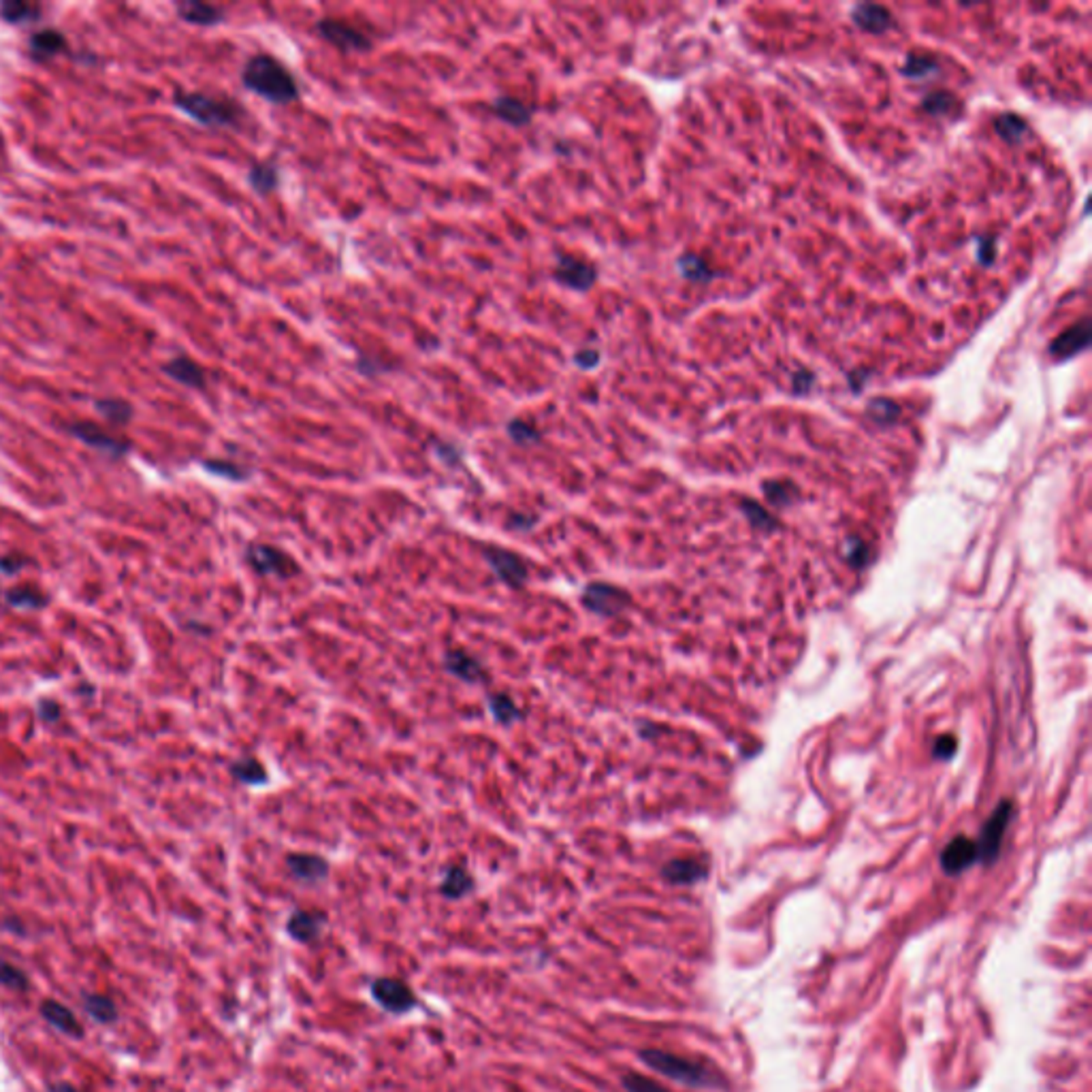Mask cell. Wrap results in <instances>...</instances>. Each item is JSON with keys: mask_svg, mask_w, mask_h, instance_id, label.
<instances>
[{"mask_svg": "<svg viewBox=\"0 0 1092 1092\" xmlns=\"http://www.w3.org/2000/svg\"><path fill=\"white\" fill-rule=\"evenodd\" d=\"M246 90L263 97L273 105H289L299 98V84L292 73L273 56L257 54L246 62L241 71Z\"/></svg>", "mask_w": 1092, "mask_h": 1092, "instance_id": "cell-1", "label": "cell"}, {"mask_svg": "<svg viewBox=\"0 0 1092 1092\" xmlns=\"http://www.w3.org/2000/svg\"><path fill=\"white\" fill-rule=\"evenodd\" d=\"M640 1060L659 1076L691 1086V1088H721V1086H726V1079H723L721 1073L713 1065L702 1063V1060L683 1058L664 1050H642Z\"/></svg>", "mask_w": 1092, "mask_h": 1092, "instance_id": "cell-2", "label": "cell"}, {"mask_svg": "<svg viewBox=\"0 0 1092 1092\" xmlns=\"http://www.w3.org/2000/svg\"><path fill=\"white\" fill-rule=\"evenodd\" d=\"M176 105L192 120L201 122L205 127H237L243 116L241 107H237L233 101H222V98L201 95V92L178 95Z\"/></svg>", "mask_w": 1092, "mask_h": 1092, "instance_id": "cell-3", "label": "cell"}, {"mask_svg": "<svg viewBox=\"0 0 1092 1092\" xmlns=\"http://www.w3.org/2000/svg\"><path fill=\"white\" fill-rule=\"evenodd\" d=\"M485 559L486 564L491 566V570L495 572V577L502 580L504 585H508L510 589H521V587L527 583L529 570L526 559H523L521 555L508 551V548L489 546L485 551Z\"/></svg>", "mask_w": 1092, "mask_h": 1092, "instance_id": "cell-4", "label": "cell"}, {"mask_svg": "<svg viewBox=\"0 0 1092 1092\" xmlns=\"http://www.w3.org/2000/svg\"><path fill=\"white\" fill-rule=\"evenodd\" d=\"M316 33L322 41L331 43V46L342 49V52H367V49H372L370 36L351 26V24L333 20V17L318 22Z\"/></svg>", "mask_w": 1092, "mask_h": 1092, "instance_id": "cell-5", "label": "cell"}, {"mask_svg": "<svg viewBox=\"0 0 1092 1092\" xmlns=\"http://www.w3.org/2000/svg\"><path fill=\"white\" fill-rule=\"evenodd\" d=\"M372 996L380 1007L391 1014H405L416 1007V996L410 985L395 977H378L372 982Z\"/></svg>", "mask_w": 1092, "mask_h": 1092, "instance_id": "cell-6", "label": "cell"}, {"mask_svg": "<svg viewBox=\"0 0 1092 1092\" xmlns=\"http://www.w3.org/2000/svg\"><path fill=\"white\" fill-rule=\"evenodd\" d=\"M583 607L600 617H615L628 607L629 596L619 587L607 583H591L583 589Z\"/></svg>", "mask_w": 1092, "mask_h": 1092, "instance_id": "cell-7", "label": "cell"}, {"mask_svg": "<svg viewBox=\"0 0 1092 1092\" xmlns=\"http://www.w3.org/2000/svg\"><path fill=\"white\" fill-rule=\"evenodd\" d=\"M248 561L259 574L278 578H291L299 574V566L289 555L271 545H252L248 548Z\"/></svg>", "mask_w": 1092, "mask_h": 1092, "instance_id": "cell-8", "label": "cell"}, {"mask_svg": "<svg viewBox=\"0 0 1092 1092\" xmlns=\"http://www.w3.org/2000/svg\"><path fill=\"white\" fill-rule=\"evenodd\" d=\"M553 278L555 282L566 286V289L587 292L594 289V284L597 282V270L591 263H585V260L570 257V254H559Z\"/></svg>", "mask_w": 1092, "mask_h": 1092, "instance_id": "cell-9", "label": "cell"}, {"mask_svg": "<svg viewBox=\"0 0 1092 1092\" xmlns=\"http://www.w3.org/2000/svg\"><path fill=\"white\" fill-rule=\"evenodd\" d=\"M444 668L451 672L453 677H457L459 681H464V683L483 685L489 681L485 666L480 664L476 658H472L470 653L461 651V648H453V651L446 653Z\"/></svg>", "mask_w": 1092, "mask_h": 1092, "instance_id": "cell-10", "label": "cell"}, {"mask_svg": "<svg viewBox=\"0 0 1092 1092\" xmlns=\"http://www.w3.org/2000/svg\"><path fill=\"white\" fill-rule=\"evenodd\" d=\"M1007 817H1009V807H1001L995 813V817L985 823L982 836H979V841L975 843L977 847V858L984 860V862H990V860L996 858L998 850H1001V841L1005 834V828H1007Z\"/></svg>", "mask_w": 1092, "mask_h": 1092, "instance_id": "cell-11", "label": "cell"}, {"mask_svg": "<svg viewBox=\"0 0 1092 1092\" xmlns=\"http://www.w3.org/2000/svg\"><path fill=\"white\" fill-rule=\"evenodd\" d=\"M291 875L303 883H318L329 875V862L316 853H291L286 858Z\"/></svg>", "mask_w": 1092, "mask_h": 1092, "instance_id": "cell-12", "label": "cell"}, {"mask_svg": "<svg viewBox=\"0 0 1092 1092\" xmlns=\"http://www.w3.org/2000/svg\"><path fill=\"white\" fill-rule=\"evenodd\" d=\"M1090 342V324L1088 321H1082L1077 324H1073L1071 329H1066L1065 333H1060L1056 340L1052 342L1050 352L1054 359L1065 361L1073 357V354L1082 352L1086 346H1088Z\"/></svg>", "mask_w": 1092, "mask_h": 1092, "instance_id": "cell-13", "label": "cell"}, {"mask_svg": "<svg viewBox=\"0 0 1092 1092\" xmlns=\"http://www.w3.org/2000/svg\"><path fill=\"white\" fill-rule=\"evenodd\" d=\"M324 926V915L321 911H295L289 917L286 931L299 944H311L321 937Z\"/></svg>", "mask_w": 1092, "mask_h": 1092, "instance_id": "cell-14", "label": "cell"}, {"mask_svg": "<svg viewBox=\"0 0 1092 1092\" xmlns=\"http://www.w3.org/2000/svg\"><path fill=\"white\" fill-rule=\"evenodd\" d=\"M977 860V847L969 839H956L945 847L944 856H941V866L947 875H958Z\"/></svg>", "mask_w": 1092, "mask_h": 1092, "instance_id": "cell-15", "label": "cell"}, {"mask_svg": "<svg viewBox=\"0 0 1092 1092\" xmlns=\"http://www.w3.org/2000/svg\"><path fill=\"white\" fill-rule=\"evenodd\" d=\"M491 111L499 117V120L510 124V127H515V128L527 127V124L532 122V116H534V109L527 107L526 103L519 101V98H515V97H497L491 105Z\"/></svg>", "mask_w": 1092, "mask_h": 1092, "instance_id": "cell-16", "label": "cell"}, {"mask_svg": "<svg viewBox=\"0 0 1092 1092\" xmlns=\"http://www.w3.org/2000/svg\"><path fill=\"white\" fill-rule=\"evenodd\" d=\"M852 17L860 28L873 35L883 33L892 24L890 11L882 7V5H858V7L852 11Z\"/></svg>", "mask_w": 1092, "mask_h": 1092, "instance_id": "cell-17", "label": "cell"}, {"mask_svg": "<svg viewBox=\"0 0 1092 1092\" xmlns=\"http://www.w3.org/2000/svg\"><path fill=\"white\" fill-rule=\"evenodd\" d=\"M41 1014H43V1018L49 1022V1025H52L54 1028H58V1031H62V1033L73 1035V1037H81V1033H84L81 1031L79 1020L75 1018V1014L71 1012V1009L65 1007V1005L58 1001L43 1003Z\"/></svg>", "mask_w": 1092, "mask_h": 1092, "instance_id": "cell-18", "label": "cell"}, {"mask_svg": "<svg viewBox=\"0 0 1092 1092\" xmlns=\"http://www.w3.org/2000/svg\"><path fill=\"white\" fill-rule=\"evenodd\" d=\"M165 372L179 384L190 386V389H201L205 384V372L199 367L195 361L189 357H178L171 363L165 365Z\"/></svg>", "mask_w": 1092, "mask_h": 1092, "instance_id": "cell-19", "label": "cell"}, {"mask_svg": "<svg viewBox=\"0 0 1092 1092\" xmlns=\"http://www.w3.org/2000/svg\"><path fill=\"white\" fill-rule=\"evenodd\" d=\"M71 432L77 435L79 440H84L88 446H95L98 451L103 453H111V454H122L127 451V446L122 444L120 440L111 438L109 434L101 432V429L95 425H75Z\"/></svg>", "mask_w": 1092, "mask_h": 1092, "instance_id": "cell-20", "label": "cell"}, {"mask_svg": "<svg viewBox=\"0 0 1092 1092\" xmlns=\"http://www.w3.org/2000/svg\"><path fill=\"white\" fill-rule=\"evenodd\" d=\"M178 14L182 20L197 24V26H214V24L222 22V11L214 7V5H205V3H195V0H190V3H182L178 5Z\"/></svg>", "mask_w": 1092, "mask_h": 1092, "instance_id": "cell-21", "label": "cell"}, {"mask_svg": "<svg viewBox=\"0 0 1092 1092\" xmlns=\"http://www.w3.org/2000/svg\"><path fill=\"white\" fill-rule=\"evenodd\" d=\"M248 182L257 195H260V197L271 195V192H276L280 186L278 167L273 165V162H259V165H254L252 169H250Z\"/></svg>", "mask_w": 1092, "mask_h": 1092, "instance_id": "cell-22", "label": "cell"}, {"mask_svg": "<svg viewBox=\"0 0 1092 1092\" xmlns=\"http://www.w3.org/2000/svg\"><path fill=\"white\" fill-rule=\"evenodd\" d=\"M66 47V39L58 30H41L30 36V52L36 60H47Z\"/></svg>", "mask_w": 1092, "mask_h": 1092, "instance_id": "cell-23", "label": "cell"}, {"mask_svg": "<svg viewBox=\"0 0 1092 1092\" xmlns=\"http://www.w3.org/2000/svg\"><path fill=\"white\" fill-rule=\"evenodd\" d=\"M474 890V879L470 873L465 869H461V866H451V869L446 871L444 882L440 885V892L446 898H451V901H459V898H464L470 894Z\"/></svg>", "mask_w": 1092, "mask_h": 1092, "instance_id": "cell-24", "label": "cell"}, {"mask_svg": "<svg viewBox=\"0 0 1092 1092\" xmlns=\"http://www.w3.org/2000/svg\"><path fill=\"white\" fill-rule=\"evenodd\" d=\"M486 704H489L493 719H495L499 726H513V723L523 719V713L508 694H491L486 698Z\"/></svg>", "mask_w": 1092, "mask_h": 1092, "instance_id": "cell-25", "label": "cell"}, {"mask_svg": "<svg viewBox=\"0 0 1092 1092\" xmlns=\"http://www.w3.org/2000/svg\"><path fill=\"white\" fill-rule=\"evenodd\" d=\"M704 875V871L700 869V864L691 862V860H675V862H670L664 869V877L670 883H694Z\"/></svg>", "mask_w": 1092, "mask_h": 1092, "instance_id": "cell-26", "label": "cell"}, {"mask_svg": "<svg viewBox=\"0 0 1092 1092\" xmlns=\"http://www.w3.org/2000/svg\"><path fill=\"white\" fill-rule=\"evenodd\" d=\"M230 772H233L237 781H241V783H248V785L267 783V771L254 758H246V760H241V762L233 764Z\"/></svg>", "mask_w": 1092, "mask_h": 1092, "instance_id": "cell-27", "label": "cell"}, {"mask_svg": "<svg viewBox=\"0 0 1092 1092\" xmlns=\"http://www.w3.org/2000/svg\"><path fill=\"white\" fill-rule=\"evenodd\" d=\"M506 432H508V438L519 446H532V444H538V442L542 440L540 429H536L532 423L521 421V418H513V421L506 425Z\"/></svg>", "mask_w": 1092, "mask_h": 1092, "instance_id": "cell-28", "label": "cell"}, {"mask_svg": "<svg viewBox=\"0 0 1092 1092\" xmlns=\"http://www.w3.org/2000/svg\"><path fill=\"white\" fill-rule=\"evenodd\" d=\"M39 11H41L39 7H35V5H28V3H22V0H11V3L0 5V15H3L5 22H11V24L36 20Z\"/></svg>", "mask_w": 1092, "mask_h": 1092, "instance_id": "cell-29", "label": "cell"}, {"mask_svg": "<svg viewBox=\"0 0 1092 1092\" xmlns=\"http://www.w3.org/2000/svg\"><path fill=\"white\" fill-rule=\"evenodd\" d=\"M903 71H904V75H907V77L922 79V77H928V75L937 73L939 71V65H937V60L933 58V56L911 54L909 58H907V65H904Z\"/></svg>", "mask_w": 1092, "mask_h": 1092, "instance_id": "cell-30", "label": "cell"}, {"mask_svg": "<svg viewBox=\"0 0 1092 1092\" xmlns=\"http://www.w3.org/2000/svg\"><path fill=\"white\" fill-rule=\"evenodd\" d=\"M995 128H996V133L1003 137V139L1015 143V141H1020L1022 137H1025L1028 127H1026V122L1022 120L1020 116L1005 114V116L998 117L996 124H995Z\"/></svg>", "mask_w": 1092, "mask_h": 1092, "instance_id": "cell-31", "label": "cell"}, {"mask_svg": "<svg viewBox=\"0 0 1092 1092\" xmlns=\"http://www.w3.org/2000/svg\"><path fill=\"white\" fill-rule=\"evenodd\" d=\"M86 1009L92 1018L98 1022H114L116 1020V1005L103 995H88L86 996Z\"/></svg>", "mask_w": 1092, "mask_h": 1092, "instance_id": "cell-32", "label": "cell"}, {"mask_svg": "<svg viewBox=\"0 0 1092 1092\" xmlns=\"http://www.w3.org/2000/svg\"><path fill=\"white\" fill-rule=\"evenodd\" d=\"M0 984L7 985L11 990H26L28 988V977L26 973L22 969H17L15 964H11L9 960L0 958Z\"/></svg>", "mask_w": 1092, "mask_h": 1092, "instance_id": "cell-33", "label": "cell"}, {"mask_svg": "<svg viewBox=\"0 0 1092 1092\" xmlns=\"http://www.w3.org/2000/svg\"><path fill=\"white\" fill-rule=\"evenodd\" d=\"M97 408L111 423H127L133 416L130 405L120 402V399H103V402H97Z\"/></svg>", "mask_w": 1092, "mask_h": 1092, "instance_id": "cell-34", "label": "cell"}, {"mask_svg": "<svg viewBox=\"0 0 1092 1092\" xmlns=\"http://www.w3.org/2000/svg\"><path fill=\"white\" fill-rule=\"evenodd\" d=\"M621 1084L628 1092H668L664 1086L655 1082V1079L640 1076V1073H628V1076H623Z\"/></svg>", "mask_w": 1092, "mask_h": 1092, "instance_id": "cell-35", "label": "cell"}, {"mask_svg": "<svg viewBox=\"0 0 1092 1092\" xmlns=\"http://www.w3.org/2000/svg\"><path fill=\"white\" fill-rule=\"evenodd\" d=\"M954 105H956V98L947 95V92H933V95L924 98V109L931 111L934 116L947 114V111L954 109Z\"/></svg>", "mask_w": 1092, "mask_h": 1092, "instance_id": "cell-36", "label": "cell"}, {"mask_svg": "<svg viewBox=\"0 0 1092 1092\" xmlns=\"http://www.w3.org/2000/svg\"><path fill=\"white\" fill-rule=\"evenodd\" d=\"M898 412H901L898 410V405L894 402H890V399L879 397V399H873V402L869 403V414L875 418L877 423L894 421V418L898 416Z\"/></svg>", "mask_w": 1092, "mask_h": 1092, "instance_id": "cell-37", "label": "cell"}, {"mask_svg": "<svg viewBox=\"0 0 1092 1092\" xmlns=\"http://www.w3.org/2000/svg\"><path fill=\"white\" fill-rule=\"evenodd\" d=\"M679 270H681L685 278L696 280V282L710 278V271L707 270V265H704V260H700L698 257H691V254L689 257H683L681 260H679Z\"/></svg>", "mask_w": 1092, "mask_h": 1092, "instance_id": "cell-38", "label": "cell"}, {"mask_svg": "<svg viewBox=\"0 0 1092 1092\" xmlns=\"http://www.w3.org/2000/svg\"><path fill=\"white\" fill-rule=\"evenodd\" d=\"M9 602L14 604V607H22V608H39L46 604V597L36 594L35 589H28V587H22V589H14L9 594Z\"/></svg>", "mask_w": 1092, "mask_h": 1092, "instance_id": "cell-39", "label": "cell"}, {"mask_svg": "<svg viewBox=\"0 0 1092 1092\" xmlns=\"http://www.w3.org/2000/svg\"><path fill=\"white\" fill-rule=\"evenodd\" d=\"M600 359H602V354H600V351H596V348H583V351H578L572 357L574 365L583 372L596 370V367L600 365Z\"/></svg>", "mask_w": 1092, "mask_h": 1092, "instance_id": "cell-40", "label": "cell"}, {"mask_svg": "<svg viewBox=\"0 0 1092 1092\" xmlns=\"http://www.w3.org/2000/svg\"><path fill=\"white\" fill-rule=\"evenodd\" d=\"M205 467H208L209 472L218 474V476H227L230 480H243V478H246V472H243L241 467H237L233 464H227V461H208V464H205Z\"/></svg>", "mask_w": 1092, "mask_h": 1092, "instance_id": "cell-41", "label": "cell"}, {"mask_svg": "<svg viewBox=\"0 0 1092 1092\" xmlns=\"http://www.w3.org/2000/svg\"><path fill=\"white\" fill-rule=\"evenodd\" d=\"M435 453L448 465H457L461 461V453L453 444H435Z\"/></svg>", "mask_w": 1092, "mask_h": 1092, "instance_id": "cell-42", "label": "cell"}, {"mask_svg": "<svg viewBox=\"0 0 1092 1092\" xmlns=\"http://www.w3.org/2000/svg\"><path fill=\"white\" fill-rule=\"evenodd\" d=\"M41 715L46 717V719H56V717L60 715L58 704H54V702H43V704H41Z\"/></svg>", "mask_w": 1092, "mask_h": 1092, "instance_id": "cell-43", "label": "cell"}, {"mask_svg": "<svg viewBox=\"0 0 1092 1092\" xmlns=\"http://www.w3.org/2000/svg\"><path fill=\"white\" fill-rule=\"evenodd\" d=\"M49 1092H79V1090H75L73 1086H68V1084H56V1086H52V1090Z\"/></svg>", "mask_w": 1092, "mask_h": 1092, "instance_id": "cell-44", "label": "cell"}, {"mask_svg": "<svg viewBox=\"0 0 1092 1092\" xmlns=\"http://www.w3.org/2000/svg\"><path fill=\"white\" fill-rule=\"evenodd\" d=\"M513 521H526V516H513ZM534 523H536V521H529V523H527V526H529V527H532V526H534ZM513 527H516V529H521V527H523V529H526V526H523V523H515V526H513Z\"/></svg>", "mask_w": 1092, "mask_h": 1092, "instance_id": "cell-45", "label": "cell"}]
</instances>
